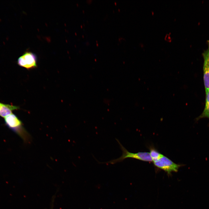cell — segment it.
I'll return each instance as SVG.
<instances>
[{
	"label": "cell",
	"mask_w": 209,
	"mask_h": 209,
	"mask_svg": "<svg viewBox=\"0 0 209 209\" xmlns=\"http://www.w3.org/2000/svg\"><path fill=\"white\" fill-rule=\"evenodd\" d=\"M120 145V149L122 151V154L120 157L111 160L104 163L114 164L117 163L122 161L125 159L128 158H131L138 159L140 160L148 162L153 161L150 156V153L148 152H138L133 153L129 152L121 143L119 140L116 139Z\"/></svg>",
	"instance_id": "obj_2"
},
{
	"label": "cell",
	"mask_w": 209,
	"mask_h": 209,
	"mask_svg": "<svg viewBox=\"0 0 209 209\" xmlns=\"http://www.w3.org/2000/svg\"><path fill=\"white\" fill-rule=\"evenodd\" d=\"M1 103L0 102V105H1Z\"/></svg>",
	"instance_id": "obj_9"
},
{
	"label": "cell",
	"mask_w": 209,
	"mask_h": 209,
	"mask_svg": "<svg viewBox=\"0 0 209 209\" xmlns=\"http://www.w3.org/2000/svg\"><path fill=\"white\" fill-rule=\"evenodd\" d=\"M19 108L18 106L1 103L0 105V116L5 118L12 113L13 111Z\"/></svg>",
	"instance_id": "obj_6"
},
{
	"label": "cell",
	"mask_w": 209,
	"mask_h": 209,
	"mask_svg": "<svg viewBox=\"0 0 209 209\" xmlns=\"http://www.w3.org/2000/svg\"><path fill=\"white\" fill-rule=\"evenodd\" d=\"M156 167L164 170L170 174L172 172H177L179 168L183 165L176 164L167 157L163 156L159 160L154 162Z\"/></svg>",
	"instance_id": "obj_4"
},
{
	"label": "cell",
	"mask_w": 209,
	"mask_h": 209,
	"mask_svg": "<svg viewBox=\"0 0 209 209\" xmlns=\"http://www.w3.org/2000/svg\"><path fill=\"white\" fill-rule=\"evenodd\" d=\"M149 153L152 160L154 162L159 160L164 156L155 149L151 147L150 149Z\"/></svg>",
	"instance_id": "obj_8"
},
{
	"label": "cell",
	"mask_w": 209,
	"mask_h": 209,
	"mask_svg": "<svg viewBox=\"0 0 209 209\" xmlns=\"http://www.w3.org/2000/svg\"><path fill=\"white\" fill-rule=\"evenodd\" d=\"M6 125L18 135L26 142L30 140V136L24 127L21 121L14 114H11L4 118Z\"/></svg>",
	"instance_id": "obj_1"
},
{
	"label": "cell",
	"mask_w": 209,
	"mask_h": 209,
	"mask_svg": "<svg viewBox=\"0 0 209 209\" xmlns=\"http://www.w3.org/2000/svg\"><path fill=\"white\" fill-rule=\"evenodd\" d=\"M206 98L205 106L202 113L196 119V121L201 118H207L209 119V90L205 91Z\"/></svg>",
	"instance_id": "obj_7"
},
{
	"label": "cell",
	"mask_w": 209,
	"mask_h": 209,
	"mask_svg": "<svg viewBox=\"0 0 209 209\" xmlns=\"http://www.w3.org/2000/svg\"><path fill=\"white\" fill-rule=\"evenodd\" d=\"M208 48L202 53L203 59V80L205 91L209 90V40L207 41Z\"/></svg>",
	"instance_id": "obj_5"
},
{
	"label": "cell",
	"mask_w": 209,
	"mask_h": 209,
	"mask_svg": "<svg viewBox=\"0 0 209 209\" xmlns=\"http://www.w3.org/2000/svg\"><path fill=\"white\" fill-rule=\"evenodd\" d=\"M37 57L35 53L26 51L19 57L17 63L20 66L29 70L37 67Z\"/></svg>",
	"instance_id": "obj_3"
}]
</instances>
